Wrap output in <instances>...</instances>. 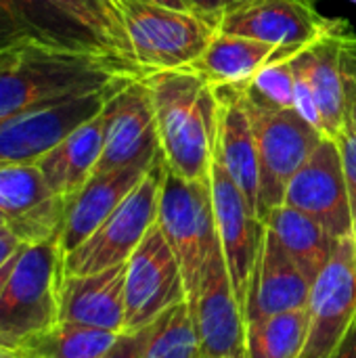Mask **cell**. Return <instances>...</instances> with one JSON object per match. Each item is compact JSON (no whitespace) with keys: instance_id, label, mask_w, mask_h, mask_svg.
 Segmentation results:
<instances>
[{"instance_id":"obj_5","label":"cell","mask_w":356,"mask_h":358,"mask_svg":"<svg viewBox=\"0 0 356 358\" xmlns=\"http://www.w3.org/2000/svg\"><path fill=\"white\" fill-rule=\"evenodd\" d=\"M155 224L178 258L187 302L191 304L199 292L204 266L220 241L210 178L189 180L172 174L166 168Z\"/></svg>"},{"instance_id":"obj_7","label":"cell","mask_w":356,"mask_h":358,"mask_svg":"<svg viewBox=\"0 0 356 358\" xmlns=\"http://www.w3.org/2000/svg\"><path fill=\"white\" fill-rule=\"evenodd\" d=\"M164 174L166 164L159 155L115 212L84 243L65 254V275H92L128 262L157 220Z\"/></svg>"},{"instance_id":"obj_4","label":"cell","mask_w":356,"mask_h":358,"mask_svg":"<svg viewBox=\"0 0 356 358\" xmlns=\"http://www.w3.org/2000/svg\"><path fill=\"white\" fill-rule=\"evenodd\" d=\"M136 65L145 71L189 67L216 36L218 25L193 10L155 0H113Z\"/></svg>"},{"instance_id":"obj_25","label":"cell","mask_w":356,"mask_h":358,"mask_svg":"<svg viewBox=\"0 0 356 358\" xmlns=\"http://www.w3.org/2000/svg\"><path fill=\"white\" fill-rule=\"evenodd\" d=\"M264 224L292 256V260L302 268L308 281L315 283V279L332 260L338 239H334L317 220L285 203L275 208Z\"/></svg>"},{"instance_id":"obj_27","label":"cell","mask_w":356,"mask_h":358,"mask_svg":"<svg viewBox=\"0 0 356 358\" xmlns=\"http://www.w3.org/2000/svg\"><path fill=\"white\" fill-rule=\"evenodd\" d=\"M76 25H80L107 52L134 61L126 27L113 0H46Z\"/></svg>"},{"instance_id":"obj_16","label":"cell","mask_w":356,"mask_h":358,"mask_svg":"<svg viewBox=\"0 0 356 358\" xmlns=\"http://www.w3.org/2000/svg\"><path fill=\"white\" fill-rule=\"evenodd\" d=\"M340 23V19L323 17L313 0H258L225 13L218 31L256 38L281 48H304Z\"/></svg>"},{"instance_id":"obj_31","label":"cell","mask_w":356,"mask_h":358,"mask_svg":"<svg viewBox=\"0 0 356 358\" xmlns=\"http://www.w3.org/2000/svg\"><path fill=\"white\" fill-rule=\"evenodd\" d=\"M296 52L283 55L269 65H264L256 76L243 84V92L250 101L273 107V109H294V92H296V71L292 57Z\"/></svg>"},{"instance_id":"obj_39","label":"cell","mask_w":356,"mask_h":358,"mask_svg":"<svg viewBox=\"0 0 356 358\" xmlns=\"http://www.w3.org/2000/svg\"><path fill=\"white\" fill-rule=\"evenodd\" d=\"M0 358H27L25 355H21V352H13V350H8V348H2L0 346Z\"/></svg>"},{"instance_id":"obj_21","label":"cell","mask_w":356,"mask_h":358,"mask_svg":"<svg viewBox=\"0 0 356 358\" xmlns=\"http://www.w3.org/2000/svg\"><path fill=\"white\" fill-rule=\"evenodd\" d=\"M126 264L92 273L65 275L61 285L59 321L126 331Z\"/></svg>"},{"instance_id":"obj_2","label":"cell","mask_w":356,"mask_h":358,"mask_svg":"<svg viewBox=\"0 0 356 358\" xmlns=\"http://www.w3.org/2000/svg\"><path fill=\"white\" fill-rule=\"evenodd\" d=\"M145 82L166 168L189 180L210 178L218 130L216 88L187 67L145 73Z\"/></svg>"},{"instance_id":"obj_11","label":"cell","mask_w":356,"mask_h":358,"mask_svg":"<svg viewBox=\"0 0 356 358\" xmlns=\"http://www.w3.org/2000/svg\"><path fill=\"white\" fill-rule=\"evenodd\" d=\"M210 187L220 248L235 296L245 313L248 289L262 252L266 224L258 218L256 210L248 203L216 155L210 166Z\"/></svg>"},{"instance_id":"obj_41","label":"cell","mask_w":356,"mask_h":358,"mask_svg":"<svg viewBox=\"0 0 356 358\" xmlns=\"http://www.w3.org/2000/svg\"><path fill=\"white\" fill-rule=\"evenodd\" d=\"M350 2H355V4H356V0H350Z\"/></svg>"},{"instance_id":"obj_35","label":"cell","mask_w":356,"mask_h":358,"mask_svg":"<svg viewBox=\"0 0 356 358\" xmlns=\"http://www.w3.org/2000/svg\"><path fill=\"white\" fill-rule=\"evenodd\" d=\"M329 358H356V317L344 340L338 344V348L329 355Z\"/></svg>"},{"instance_id":"obj_40","label":"cell","mask_w":356,"mask_h":358,"mask_svg":"<svg viewBox=\"0 0 356 358\" xmlns=\"http://www.w3.org/2000/svg\"><path fill=\"white\" fill-rule=\"evenodd\" d=\"M2 227H6V224H4V218H2V214H0V229H2Z\"/></svg>"},{"instance_id":"obj_23","label":"cell","mask_w":356,"mask_h":358,"mask_svg":"<svg viewBox=\"0 0 356 358\" xmlns=\"http://www.w3.org/2000/svg\"><path fill=\"white\" fill-rule=\"evenodd\" d=\"M298 50L300 48H281L239 34L216 31L206 50L187 69L201 76L214 88L243 86L271 61Z\"/></svg>"},{"instance_id":"obj_22","label":"cell","mask_w":356,"mask_h":358,"mask_svg":"<svg viewBox=\"0 0 356 358\" xmlns=\"http://www.w3.org/2000/svg\"><path fill=\"white\" fill-rule=\"evenodd\" d=\"M29 40L71 50L107 52L46 0H0V48Z\"/></svg>"},{"instance_id":"obj_1","label":"cell","mask_w":356,"mask_h":358,"mask_svg":"<svg viewBox=\"0 0 356 358\" xmlns=\"http://www.w3.org/2000/svg\"><path fill=\"white\" fill-rule=\"evenodd\" d=\"M145 71L122 57L42 42L0 48V117L122 86Z\"/></svg>"},{"instance_id":"obj_29","label":"cell","mask_w":356,"mask_h":358,"mask_svg":"<svg viewBox=\"0 0 356 358\" xmlns=\"http://www.w3.org/2000/svg\"><path fill=\"white\" fill-rule=\"evenodd\" d=\"M145 358H199V336L187 300L149 325Z\"/></svg>"},{"instance_id":"obj_20","label":"cell","mask_w":356,"mask_h":358,"mask_svg":"<svg viewBox=\"0 0 356 358\" xmlns=\"http://www.w3.org/2000/svg\"><path fill=\"white\" fill-rule=\"evenodd\" d=\"M216 96L218 130L214 155L258 214V149L243 86H220Z\"/></svg>"},{"instance_id":"obj_6","label":"cell","mask_w":356,"mask_h":358,"mask_svg":"<svg viewBox=\"0 0 356 358\" xmlns=\"http://www.w3.org/2000/svg\"><path fill=\"white\" fill-rule=\"evenodd\" d=\"M245 96V92H243ZM258 149V218L283 206L285 191L294 174L319 147L323 136L296 109H273L245 96Z\"/></svg>"},{"instance_id":"obj_36","label":"cell","mask_w":356,"mask_h":358,"mask_svg":"<svg viewBox=\"0 0 356 358\" xmlns=\"http://www.w3.org/2000/svg\"><path fill=\"white\" fill-rule=\"evenodd\" d=\"M19 252H21V248H19V250L8 258V262H6L4 266H0V298H2V292H4V287H6V283H8L10 275H13V268H15V264H17Z\"/></svg>"},{"instance_id":"obj_18","label":"cell","mask_w":356,"mask_h":358,"mask_svg":"<svg viewBox=\"0 0 356 358\" xmlns=\"http://www.w3.org/2000/svg\"><path fill=\"white\" fill-rule=\"evenodd\" d=\"M311 289L313 283L308 277L266 229L262 252L248 289L245 321L250 323L292 310H302L308 306Z\"/></svg>"},{"instance_id":"obj_37","label":"cell","mask_w":356,"mask_h":358,"mask_svg":"<svg viewBox=\"0 0 356 358\" xmlns=\"http://www.w3.org/2000/svg\"><path fill=\"white\" fill-rule=\"evenodd\" d=\"M252 2H258V0H227V13L235 10V8H241L245 4H252ZM313 2H317V0H313Z\"/></svg>"},{"instance_id":"obj_28","label":"cell","mask_w":356,"mask_h":358,"mask_svg":"<svg viewBox=\"0 0 356 358\" xmlns=\"http://www.w3.org/2000/svg\"><path fill=\"white\" fill-rule=\"evenodd\" d=\"M120 334L59 321L31 340L21 355L27 358H103Z\"/></svg>"},{"instance_id":"obj_38","label":"cell","mask_w":356,"mask_h":358,"mask_svg":"<svg viewBox=\"0 0 356 358\" xmlns=\"http://www.w3.org/2000/svg\"><path fill=\"white\" fill-rule=\"evenodd\" d=\"M155 2H159V4H168V6H172V8H183V10H191V8L187 6V2H185V0H155Z\"/></svg>"},{"instance_id":"obj_9","label":"cell","mask_w":356,"mask_h":358,"mask_svg":"<svg viewBox=\"0 0 356 358\" xmlns=\"http://www.w3.org/2000/svg\"><path fill=\"white\" fill-rule=\"evenodd\" d=\"M356 317V243L344 237L315 279L308 300V336L300 358H329Z\"/></svg>"},{"instance_id":"obj_15","label":"cell","mask_w":356,"mask_h":358,"mask_svg":"<svg viewBox=\"0 0 356 358\" xmlns=\"http://www.w3.org/2000/svg\"><path fill=\"white\" fill-rule=\"evenodd\" d=\"M65 203L50 191L36 164L0 166V214L21 243L38 245L59 239Z\"/></svg>"},{"instance_id":"obj_10","label":"cell","mask_w":356,"mask_h":358,"mask_svg":"<svg viewBox=\"0 0 356 358\" xmlns=\"http://www.w3.org/2000/svg\"><path fill=\"white\" fill-rule=\"evenodd\" d=\"M122 86L0 117V166L36 164L73 128L99 115L107 99Z\"/></svg>"},{"instance_id":"obj_34","label":"cell","mask_w":356,"mask_h":358,"mask_svg":"<svg viewBox=\"0 0 356 358\" xmlns=\"http://www.w3.org/2000/svg\"><path fill=\"white\" fill-rule=\"evenodd\" d=\"M23 243L10 233V229L2 227L0 229V266H4L8 262V258L21 248Z\"/></svg>"},{"instance_id":"obj_26","label":"cell","mask_w":356,"mask_h":358,"mask_svg":"<svg viewBox=\"0 0 356 358\" xmlns=\"http://www.w3.org/2000/svg\"><path fill=\"white\" fill-rule=\"evenodd\" d=\"M308 336V306L248 323V358H300Z\"/></svg>"},{"instance_id":"obj_33","label":"cell","mask_w":356,"mask_h":358,"mask_svg":"<svg viewBox=\"0 0 356 358\" xmlns=\"http://www.w3.org/2000/svg\"><path fill=\"white\" fill-rule=\"evenodd\" d=\"M185 2L193 13L201 15L204 19H208L216 25L220 23L222 15L227 13V0H185Z\"/></svg>"},{"instance_id":"obj_19","label":"cell","mask_w":356,"mask_h":358,"mask_svg":"<svg viewBox=\"0 0 356 358\" xmlns=\"http://www.w3.org/2000/svg\"><path fill=\"white\" fill-rule=\"evenodd\" d=\"M153 164H136L92 174L86 185L65 203V216L59 235L63 254H69L80 243H84L132 193V189L145 178Z\"/></svg>"},{"instance_id":"obj_24","label":"cell","mask_w":356,"mask_h":358,"mask_svg":"<svg viewBox=\"0 0 356 358\" xmlns=\"http://www.w3.org/2000/svg\"><path fill=\"white\" fill-rule=\"evenodd\" d=\"M103 128L105 122L101 111L92 120L73 128L63 141H59L36 162L55 195L67 201L94 174L103 153Z\"/></svg>"},{"instance_id":"obj_8","label":"cell","mask_w":356,"mask_h":358,"mask_svg":"<svg viewBox=\"0 0 356 358\" xmlns=\"http://www.w3.org/2000/svg\"><path fill=\"white\" fill-rule=\"evenodd\" d=\"M126 331L151 325L168 308L187 300L183 268L157 224L126 262Z\"/></svg>"},{"instance_id":"obj_12","label":"cell","mask_w":356,"mask_h":358,"mask_svg":"<svg viewBox=\"0 0 356 358\" xmlns=\"http://www.w3.org/2000/svg\"><path fill=\"white\" fill-rule=\"evenodd\" d=\"M103 122V153L94 174L153 164L162 155L145 76L130 80L107 99Z\"/></svg>"},{"instance_id":"obj_3","label":"cell","mask_w":356,"mask_h":358,"mask_svg":"<svg viewBox=\"0 0 356 358\" xmlns=\"http://www.w3.org/2000/svg\"><path fill=\"white\" fill-rule=\"evenodd\" d=\"M65 254L59 239L21 245L13 275L0 298V346L21 352L59 323Z\"/></svg>"},{"instance_id":"obj_30","label":"cell","mask_w":356,"mask_h":358,"mask_svg":"<svg viewBox=\"0 0 356 358\" xmlns=\"http://www.w3.org/2000/svg\"><path fill=\"white\" fill-rule=\"evenodd\" d=\"M344 73H346V115L340 134L336 136L348 197H350V212H353V237L356 243V36L353 29L344 36Z\"/></svg>"},{"instance_id":"obj_32","label":"cell","mask_w":356,"mask_h":358,"mask_svg":"<svg viewBox=\"0 0 356 358\" xmlns=\"http://www.w3.org/2000/svg\"><path fill=\"white\" fill-rule=\"evenodd\" d=\"M149 340V325L136 331H122L113 346L103 355V358H145Z\"/></svg>"},{"instance_id":"obj_13","label":"cell","mask_w":356,"mask_h":358,"mask_svg":"<svg viewBox=\"0 0 356 358\" xmlns=\"http://www.w3.org/2000/svg\"><path fill=\"white\" fill-rule=\"evenodd\" d=\"M283 203L317 220L338 241L353 237L350 197L342 155L334 138H323L300 166L287 185Z\"/></svg>"},{"instance_id":"obj_14","label":"cell","mask_w":356,"mask_h":358,"mask_svg":"<svg viewBox=\"0 0 356 358\" xmlns=\"http://www.w3.org/2000/svg\"><path fill=\"white\" fill-rule=\"evenodd\" d=\"M189 306L199 336V358H248V321L235 296L220 241L204 266L199 292Z\"/></svg>"},{"instance_id":"obj_17","label":"cell","mask_w":356,"mask_h":358,"mask_svg":"<svg viewBox=\"0 0 356 358\" xmlns=\"http://www.w3.org/2000/svg\"><path fill=\"white\" fill-rule=\"evenodd\" d=\"M350 29L342 21L336 29L319 40L300 48L292 63L294 69L306 80L319 109L323 136L334 138L340 134L346 115V73H344V36Z\"/></svg>"}]
</instances>
